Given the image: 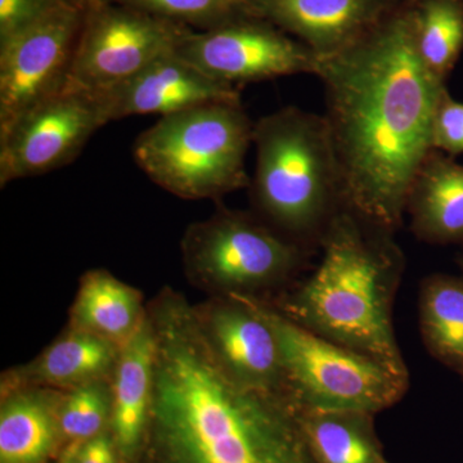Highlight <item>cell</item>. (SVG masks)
<instances>
[{"label": "cell", "mask_w": 463, "mask_h": 463, "mask_svg": "<svg viewBox=\"0 0 463 463\" xmlns=\"http://www.w3.org/2000/svg\"><path fill=\"white\" fill-rule=\"evenodd\" d=\"M344 206L397 232L408 192L432 151V123L446 83L423 65L412 8L399 5L354 47L318 58Z\"/></svg>", "instance_id": "1"}, {"label": "cell", "mask_w": 463, "mask_h": 463, "mask_svg": "<svg viewBox=\"0 0 463 463\" xmlns=\"http://www.w3.org/2000/svg\"><path fill=\"white\" fill-rule=\"evenodd\" d=\"M156 340L148 429L155 463H316L286 394L236 383L172 288L147 306Z\"/></svg>", "instance_id": "2"}, {"label": "cell", "mask_w": 463, "mask_h": 463, "mask_svg": "<svg viewBox=\"0 0 463 463\" xmlns=\"http://www.w3.org/2000/svg\"><path fill=\"white\" fill-rule=\"evenodd\" d=\"M394 234L341 207L319 242L315 270L269 300L307 330L410 376L392 325L405 268Z\"/></svg>", "instance_id": "3"}, {"label": "cell", "mask_w": 463, "mask_h": 463, "mask_svg": "<svg viewBox=\"0 0 463 463\" xmlns=\"http://www.w3.org/2000/svg\"><path fill=\"white\" fill-rule=\"evenodd\" d=\"M257 165L250 179L255 214L309 249L344 206L339 166L323 115L288 106L254 124Z\"/></svg>", "instance_id": "4"}, {"label": "cell", "mask_w": 463, "mask_h": 463, "mask_svg": "<svg viewBox=\"0 0 463 463\" xmlns=\"http://www.w3.org/2000/svg\"><path fill=\"white\" fill-rule=\"evenodd\" d=\"M254 124L241 102H218L163 116L139 134L137 165L185 200L221 199L249 187L246 155Z\"/></svg>", "instance_id": "5"}, {"label": "cell", "mask_w": 463, "mask_h": 463, "mask_svg": "<svg viewBox=\"0 0 463 463\" xmlns=\"http://www.w3.org/2000/svg\"><path fill=\"white\" fill-rule=\"evenodd\" d=\"M233 297L242 298L276 332L288 392L298 410L376 414L399 403L408 392L410 376L307 330L269 298Z\"/></svg>", "instance_id": "6"}, {"label": "cell", "mask_w": 463, "mask_h": 463, "mask_svg": "<svg viewBox=\"0 0 463 463\" xmlns=\"http://www.w3.org/2000/svg\"><path fill=\"white\" fill-rule=\"evenodd\" d=\"M181 250L188 281L210 297L267 298L289 285L313 254L257 214L227 209L191 224Z\"/></svg>", "instance_id": "7"}, {"label": "cell", "mask_w": 463, "mask_h": 463, "mask_svg": "<svg viewBox=\"0 0 463 463\" xmlns=\"http://www.w3.org/2000/svg\"><path fill=\"white\" fill-rule=\"evenodd\" d=\"M187 33L141 9L97 5L83 14L63 90L105 93L175 51Z\"/></svg>", "instance_id": "8"}, {"label": "cell", "mask_w": 463, "mask_h": 463, "mask_svg": "<svg viewBox=\"0 0 463 463\" xmlns=\"http://www.w3.org/2000/svg\"><path fill=\"white\" fill-rule=\"evenodd\" d=\"M80 8L61 0L44 16L0 41V136L66 84Z\"/></svg>", "instance_id": "9"}, {"label": "cell", "mask_w": 463, "mask_h": 463, "mask_svg": "<svg viewBox=\"0 0 463 463\" xmlns=\"http://www.w3.org/2000/svg\"><path fill=\"white\" fill-rule=\"evenodd\" d=\"M109 124L96 96L62 90L0 136V184L69 165L91 136Z\"/></svg>", "instance_id": "10"}, {"label": "cell", "mask_w": 463, "mask_h": 463, "mask_svg": "<svg viewBox=\"0 0 463 463\" xmlns=\"http://www.w3.org/2000/svg\"><path fill=\"white\" fill-rule=\"evenodd\" d=\"M249 20L187 33L175 53L209 78L234 87L282 76L316 75L318 58L307 45Z\"/></svg>", "instance_id": "11"}, {"label": "cell", "mask_w": 463, "mask_h": 463, "mask_svg": "<svg viewBox=\"0 0 463 463\" xmlns=\"http://www.w3.org/2000/svg\"><path fill=\"white\" fill-rule=\"evenodd\" d=\"M194 312L232 379L245 388L288 395L276 332L254 307L240 297H210Z\"/></svg>", "instance_id": "12"}, {"label": "cell", "mask_w": 463, "mask_h": 463, "mask_svg": "<svg viewBox=\"0 0 463 463\" xmlns=\"http://www.w3.org/2000/svg\"><path fill=\"white\" fill-rule=\"evenodd\" d=\"M255 18L272 21L317 58L354 47L399 8L398 0H248Z\"/></svg>", "instance_id": "13"}, {"label": "cell", "mask_w": 463, "mask_h": 463, "mask_svg": "<svg viewBox=\"0 0 463 463\" xmlns=\"http://www.w3.org/2000/svg\"><path fill=\"white\" fill-rule=\"evenodd\" d=\"M109 123L136 115L176 114L218 102H241L234 85L203 74L175 51L157 58L125 83L97 94Z\"/></svg>", "instance_id": "14"}, {"label": "cell", "mask_w": 463, "mask_h": 463, "mask_svg": "<svg viewBox=\"0 0 463 463\" xmlns=\"http://www.w3.org/2000/svg\"><path fill=\"white\" fill-rule=\"evenodd\" d=\"M118 353L111 341L69 327L30 364L3 374L2 390L36 386L70 392L111 380Z\"/></svg>", "instance_id": "15"}, {"label": "cell", "mask_w": 463, "mask_h": 463, "mask_svg": "<svg viewBox=\"0 0 463 463\" xmlns=\"http://www.w3.org/2000/svg\"><path fill=\"white\" fill-rule=\"evenodd\" d=\"M156 340L148 313L136 334L120 347L111 377V425L116 447L133 457L147 434L154 392Z\"/></svg>", "instance_id": "16"}, {"label": "cell", "mask_w": 463, "mask_h": 463, "mask_svg": "<svg viewBox=\"0 0 463 463\" xmlns=\"http://www.w3.org/2000/svg\"><path fill=\"white\" fill-rule=\"evenodd\" d=\"M405 214L417 240L431 245L463 243V165L432 149L414 176Z\"/></svg>", "instance_id": "17"}, {"label": "cell", "mask_w": 463, "mask_h": 463, "mask_svg": "<svg viewBox=\"0 0 463 463\" xmlns=\"http://www.w3.org/2000/svg\"><path fill=\"white\" fill-rule=\"evenodd\" d=\"M66 392L50 388L2 390L0 463H44L53 453Z\"/></svg>", "instance_id": "18"}, {"label": "cell", "mask_w": 463, "mask_h": 463, "mask_svg": "<svg viewBox=\"0 0 463 463\" xmlns=\"http://www.w3.org/2000/svg\"><path fill=\"white\" fill-rule=\"evenodd\" d=\"M147 315L141 292L116 279L108 270H90L81 277L69 327L90 332L124 345Z\"/></svg>", "instance_id": "19"}, {"label": "cell", "mask_w": 463, "mask_h": 463, "mask_svg": "<svg viewBox=\"0 0 463 463\" xmlns=\"http://www.w3.org/2000/svg\"><path fill=\"white\" fill-rule=\"evenodd\" d=\"M301 425L316 463H383L374 414L364 411H301Z\"/></svg>", "instance_id": "20"}, {"label": "cell", "mask_w": 463, "mask_h": 463, "mask_svg": "<svg viewBox=\"0 0 463 463\" xmlns=\"http://www.w3.org/2000/svg\"><path fill=\"white\" fill-rule=\"evenodd\" d=\"M419 322L432 358L463 374V276L437 273L420 286Z\"/></svg>", "instance_id": "21"}, {"label": "cell", "mask_w": 463, "mask_h": 463, "mask_svg": "<svg viewBox=\"0 0 463 463\" xmlns=\"http://www.w3.org/2000/svg\"><path fill=\"white\" fill-rule=\"evenodd\" d=\"M410 5L419 56L435 78L447 83L463 52V0H417Z\"/></svg>", "instance_id": "22"}, {"label": "cell", "mask_w": 463, "mask_h": 463, "mask_svg": "<svg viewBox=\"0 0 463 463\" xmlns=\"http://www.w3.org/2000/svg\"><path fill=\"white\" fill-rule=\"evenodd\" d=\"M111 380L99 381L65 392L60 410L62 437L87 441L103 434L111 422Z\"/></svg>", "instance_id": "23"}, {"label": "cell", "mask_w": 463, "mask_h": 463, "mask_svg": "<svg viewBox=\"0 0 463 463\" xmlns=\"http://www.w3.org/2000/svg\"><path fill=\"white\" fill-rule=\"evenodd\" d=\"M158 17H173L214 27L252 18L248 0H129Z\"/></svg>", "instance_id": "24"}, {"label": "cell", "mask_w": 463, "mask_h": 463, "mask_svg": "<svg viewBox=\"0 0 463 463\" xmlns=\"http://www.w3.org/2000/svg\"><path fill=\"white\" fill-rule=\"evenodd\" d=\"M432 148L452 157L463 154V103L453 99L448 90L441 94L435 111Z\"/></svg>", "instance_id": "25"}, {"label": "cell", "mask_w": 463, "mask_h": 463, "mask_svg": "<svg viewBox=\"0 0 463 463\" xmlns=\"http://www.w3.org/2000/svg\"><path fill=\"white\" fill-rule=\"evenodd\" d=\"M61 0H0V41L44 16Z\"/></svg>", "instance_id": "26"}, {"label": "cell", "mask_w": 463, "mask_h": 463, "mask_svg": "<svg viewBox=\"0 0 463 463\" xmlns=\"http://www.w3.org/2000/svg\"><path fill=\"white\" fill-rule=\"evenodd\" d=\"M114 443L115 440L105 434L84 441L83 446L78 448L76 461L78 463H118Z\"/></svg>", "instance_id": "27"}, {"label": "cell", "mask_w": 463, "mask_h": 463, "mask_svg": "<svg viewBox=\"0 0 463 463\" xmlns=\"http://www.w3.org/2000/svg\"><path fill=\"white\" fill-rule=\"evenodd\" d=\"M76 455H78V448H75V449L72 450H69L65 458H63L62 462L61 463H78V461H76Z\"/></svg>", "instance_id": "28"}, {"label": "cell", "mask_w": 463, "mask_h": 463, "mask_svg": "<svg viewBox=\"0 0 463 463\" xmlns=\"http://www.w3.org/2000/svg\"><path fill=\"white\" fill-rule=\"evenodd\" d=\"M63 2L69 3V5L78 7V3H99V0H63Z\"/></svg>", "instance_id": "29"}, {"label": "cell", "mask_w": 463, "mask_h": 463, "mask_svg": "<svg viewBox=\"0 0 463 463\" xmlns=\"http://www.w3.org/2000/svg\"><path fill=\"white\" fill-rule=\"evenodd\" d=\"M463 245V243H462ZM459 264H461V268H462V270H463V251H462V254H461V259H459Z\"/></svg>", "instance_id": "30"}, {"label": "cell", "mask_w": 463, "mask_h": 463, "mask_svg": "<svg viewBox=\"0 0 463 463\" xmlns=\"http://www.w3.org/2000/svg\"><path fill=\"white\" fill-rule=\"evenodd\" d=\"M408 2L414 3V2H417V0H408Z\"/></svg>", "instance_id": "31"}, {"label": "cell", "mask_w": 463, "mask_h": 463, "mask_svg": "<svg viewBox=\"0 0 463 463\" xmlns=\"http://www.w3.org/2000/svg\"><path fill=\"white\" fill-rule=\"evenodd\" d=\"M383 463H390V462L388 461V459H386V461H385V462H383Z\"/></svg>", "instance_id": "32"}, {"label": "cell", "mask_w": 463, "mask_h": 463, "mask_svg": "<svg viewBox=\"0 0 463 463\" xmlns=\"http://www.w3.org/2000/svg\"><path fill=\"white\" fill-rule=\"evenodd\" d=\"M461 377H462V380H463V374H462V376H461Z\"/></svg>", "instance_id": "33"}]
</instances>
